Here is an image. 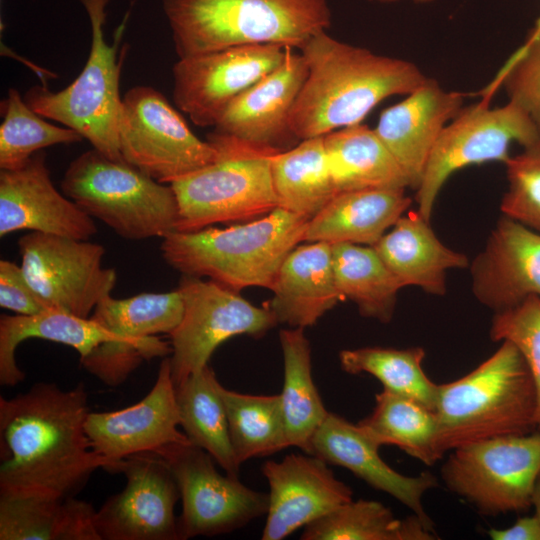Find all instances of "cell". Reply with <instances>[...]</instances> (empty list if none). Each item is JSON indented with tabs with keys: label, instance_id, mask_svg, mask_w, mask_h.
Returning <instances> with one entry per match:
<instances>
[{
	"label": "cell",
	"instance_id": "cell-1",
	"mask_svg": "<svg viewBox=\"0 0 540 540\" xmlns=\"http://www.w3.org/2000/svg\"><path fill=\"white\" fill-rule=\"evenodd\" d=\"M88 395L80 383L63 390L35 383L13 398L0 397V493L74 497L98 468L85 430Z\"/></svg>",
	"mask_w": 540,
	"mask_h": 540
},
{
	"label": "cell",
	"instance_id": "cell-2",
	"mask_svg": "<svg viewBox=\"0 0 540 540\" xmlns=\"http://www.w3.org/2000/svg\"><path fill=\"white\" fill-rule=\"evenodd\" d=\"M307 76L290 114L298 140L362 123L385 99L407 95L427 77L413 62L314 35L301 47Z\"/></svg>",
	"mask_w": 540,
	"mask_h": 540
},
{
	"label": "cell",
	"instance_id": "cell-3",
	"mask_svg": "<svg viewBox=\"0 0 540 540\" xmlns=\"http://www.w3.org/2000/svg\"><path fill=\"white\" fill-rule=\"evenodd\" d=\"M537 393L517 347H500L470 373L438 384L434 413L440 455L496 437L537 430Z\"/></svg>",
	"mask_w": 540,
	"mask_h": 540
},
{
	"label": "cell",
	"instance_id": "cell-4",
	"mask_svg": "<svg viewBox=\"0 0 540 540\" xmlns=\"http://www.w3.org/2000/svg\"><path fill=\"white\" fill-rule=\"evenodd\" d=\"M179 58L251 44L301 47L331 25L329 0H163Z\"/></svg>",
	"mask_w": 540,
	"mask_h": 540
},
{
	"label": "cell",
	"instance_id": "cell-5",
	"mask_svg": "<svg viewBox=\"0 0 540 540\" xmlns=\"http://www.w3.org/2000/svg\"><path fill=\"white\" fill-rule=\"evenodd\" d=\"M309 220L278 207L227 228L174 231L163 238L161 254L182 275L208 277L236 292L271 290L284 259L304 241Z\"/></svg>",
	"mask_w": 540,
	"mask_h": 540
},
{
	"label": "cell",
	"instance_id": "cell-6",
	"mask_svg": "<svg viewBox=\"0 0 540 540\" xmlns=\"http://www.w3.org/2000/svg\"><path fill=\"white\" fill-rule=\"evenodd\" d=\"M207 140L218 151L216 160L170 184L178 204L176 231L255 220L278 208L271 157L280 150L212 132Z\"/></svg>",
	"mask_w": 540,
	"mask_h": 540
},
{
	"label": "cell",
	"instance_id": "cell-7",
	"mask_svg": "<svg viewBox=\"0 0 540 540\" xmlns=\"http://www.w3.org/2000/svg\"><path fill=\"white\" fill-rule=\"evenodd\" d=\"M61 189L124 239L164 238L176 231L178 204L171 185L94 148L69 164Z\"/></svg>",
	"mask_w": 540,
	"mask_h": 540
},
{
	"label": "cell",
	"instance_id": "cell-8",
	"mask_svg": "<svg viewBox=\"0 0 540 540\" xmlns=\"http://www.w3.org/2000/svg\"><path fill=\"white\" fill-rule=\"evenodd\" d=\"M79 2L91 25V47L85 66L66 88L53 92L36 85L24 99L39 115L75 130L107 157L124 161L118 129L122 108L119 80L126 50L119 52V39L108 44L104 37L110 0Z\"/></svg>",
	"mask_w": 540,
	"mask_h": 540
},
{
	"label": "cell",
	"instance_id": "cell-9",
	"mask_svg": "<svg viewBox=\"0 0 540 540\" xmlns=\"http://www.w3.org/2000/svg\"><path fill=\"white\" fill-rule=\"evenodd\" d=\"M540 134L528 114L507 101L492 107L490 98L463 109L441 132L428 159L415 201L419 213L431 220L437 196L450 176L470 165L506 163L513 143L528 147Z\"/></svg>",
	"mask_w": 540,
	"mask_h": 540
},
{
	"label": "cell",
	"instance_id": "cell-10",
	"mask_svg": "<svg viewBox=\"0 0 540 540\" xmlns=\"http://www.w3.org/2000/svg\"><path fill=\"white\" fill-rule=\"evenodd\" d=\"M441 468L447 488L479 513L496 516L532 506L540 469V431L496 437L452 450Z\"/></svg>",
	"mask_w": 540,
	"mask_h": 540
},
{
	"label": "cell",
	"instance_id": "cell-11",
	"mask_svg": "<svg viewBox=\"0 0 540 540\" xmlns=\"http://www.w3.org/2000/svg\"><path fill=\"white\" fill-rule=\"evenodd\" d=\"M118 137L124 161L161 183L171 184L218 156L160 91L145 85L129 89L122 98Z\"/></svg>",
	"mask_w": 540,
	"mask_h": 540
},
{
	"label": "cell",
	"instance_id": "cell-12",
	"mask_svg": "<svg viewBox=\"0 0 540 540\" xmlns=\"http://www.w3.org/2000/svg\"><path fill=\"white\" fill-rule=\"evenodd\" d=\"M177 290L184 312L179 325L169 334L175 387L207 366L216 348L229 338L261 337L278 324L265 305L257 307L213 280L182 275Z\"/></svg>",
	"mask_w": 540,
	"mask_h": 540
},
{
	"label": "cell",
	"instance_id": "cell-13",
	"mask_svg": "<svg viewBox=\"0 0 540 540\" xmlns=\"http://www.w3.org/2000/svg\"><path fill=\"white\" fill-rule=\"evenodd\" d=\"M154 452L165 459L179 488L180 540L230 533L267 513L268 494L245 486L237 477L220 474L204 449L189 442Z\"/></svg>",
	"mask_w": 540,
	"mask_h": 540
},
{
	"label": "cell",
	"instance_id": "cell-14",
	"mask_svg": "<svg viewBox=\"0 0 540 540\" xmlns=\"http://www.w3.org/2000/svg\"><path fill=\"white\" fill-rule=\"evenodd\" d=\"M21 267L50 309L89 318L117 280L98 243L31 231L18 240Z\"/></svg>",
	"mask_w": 540,
	"mask_h": 540
},
{
	"label": "cell",
	"instance_id": "cell-15",
	"mask_svg": "<svg viewBox=\"0 0 540 540\" xmlns=\"http://www.w3.org/2000/svg\"><path fill=\"white\" fill-rule=\"evenodd\" d=\"M287 48L232 46L179 58L172 68L173 100L199 127H214L231 102L278 67Z\"/></svg>",
	"mask_w": 540,
	"mask_h": 540
},
{
	"label": "cell",
	"instance_id": "cell-16",
	"mask_svg": "<svg viewBox=\"0 0 540 540\" xmlns=\"http://www.w3.org/2000/svg\"><path fill=\"white\" fill-rule=\"evenodd\" d=\"M111 472L127 479L95 513L100 540H180L174 509L180 492L165 459L154 451L127 456Z\"/></svg>",
	"mask_w": 540,
	"mask_h": 540
},
{
	"label": "cell",
	"instance_id": "cell-17",
	"mask_svg": "<svg viewBox=\"0 0 540 540\" xmlns=\"http://www.w3.org/2000/svg\"><path fill=\"white\" fill-rule=\"evenodd\" d=\"M180 421L170 360L164 358L152 389L143 399L121 410L89 412L85 430L92 449L111 460L114 468L127 456L189 443L177 428Z\"/></svg>",
	"mask_w": 540,
	"mask_h": 540
},
{
	"label": "cell",
	"instance_id": "cell-18",
	"mask_svg": "<svg viewBox=\"0 0 540 540\" xmlns=\"http://www.w3.org/2000/svg\"><path fill=\"white\" fill-rule=\"evenodd\" d=\"M321 458L289 454L262 466L268 485V510L262 540H281L352 500L353 492Z\"/></svg>",
	"mask_w": 540,
	"mask_h": 540
},
{
	"label": "cell",
	"instance_id": "cell-19",
	"mask_svg": "<svg viewBox=\"0 0 540 540\" xmlns=\"http://www.w3.org/2000/svg\"><path fill=\"white\" fill-rule=\"evenodd\" d=\"M28 230L88 240L97 226L54 186L40 150L20 168L0 172V236Z\"/></svg>",
	"mask_w": 540,
	"mask_h": 540
},
{
	"label": "cell",
	"instance_id": "cell-20",
	"mask_svg": "<svg viewBox=\"0 0 540 540\" xmlns=\"http://www.w3.org/2000/svg\"><path fill=\"white\" fill-rule=\"evenodd\" d=\"M469 266L473 295L494 313L540 297V232L503 215Z\"/></svg>",
	"mask_w": 540,
	"mask_h": 540
},
{
	"label": "cell",
	"instance_id": "cell-21",
	"mask_svg": "<svg viewBox=\"0 0 540 540\" xmlns=\"http://www.w3.org/2000/svg\"><path fill=\"white\" fill-rule=\"evenodd\" d=\"M466 94L428 80L383 110L375 133L393 156L408 183L420 186L430 154L446 125L463 109Z\"/></svg>",
	"mask_w": 540,
	"mask_h": 540
},
{
	"label": "cell",
	"instance_id": "cell-22",
	"mask_svg": "<svg viewBox=\"0 0 540 540\" xmlns=\"http://www.w3.org/2000/svg\"><path fill=\"white\" fill-rule=\"evenodd\" d=\"M306 76L303 55L287 48L278 67L231 102L212 133L283 150V146L296 139L290 128V114Z\"/></svg>",
	"mask_w": 540,
	"mask_h": 540
},
{
	"label": "cell",
	"instance_id": "cell-23",
	"mask_svg": "<svg viewBox=\"0 0 540 540\" xmlns=\"http://www.w3.org/2000/svg\"><path fill=\"white\" fill-rule=\"evenodd\" d=\"M379 448L359 424L329 412L311 440L309 454L348 469L374 489L400 501L433 527L422 499L428 490L437 486V478L430 472L417 476L397 472L383 461Z\"/></svg>",
	"mask_w": 540,
	"mask_h": 540
},
{
	"label": "cell",
	"instance_id": "cell-24",
	"mask_svg": "<svg viewBox=\"0 0 540 540\" xmlns=\"http://www.w3.org/2000/svg\"><path fill=\"white\" fill-rule=\"evenodd\" d=\"M264 305L278 324L291 328L313 326L326 312L344 301L335 280L332 245H298L284 259Z\"/></svg>",
	"mask_w": 540,
	"mask_h": 540
},
{
	"label": "cell",
	"instance_id": "cell-25",
	"mask_svg": "<svg viewBox=\"0 0 540 540\" xmlns=\"http://www.w3.org/2000/svg\"><path fill=\"white\" fill-rule=\"evenodd\" d=\"M372 247L402 287L430 295L446 293V272L467 268V256L443 244L418 210L402 215Z\"/></svg>",
	"mask_w": 540,
	"mask_h": 540
},
{
	"label": "cell",
	"instance_id": "cell-26",
	"mask_svg": "<svg viewBox=\"0 0 540 540\" xmlns=\"http://www.w3.org/2000/svg\"><path fill=\"white\" fill-rule=\"evenodd\" d=\"M406 189L337 193L308 221L304 241L373 246L412 204Z\"/></svg>",
	"mask_w": 540,
	"mask_h": 540
},
{
	"label": "cell",
	"instance_id": "cell-27",
	"mask_svg": "<svg viewBox=\"0 0 540 540\" xmlns=\"http://www.w3.org/2000/svg\"><path fill=\"white\" fill-rule=\"evenodd\" d=\"M40 338L74 348L81 357L98 345L108 341L144 345L154 342L157 336L143 342H128L108 331L89 318L49 309L34 315H1L0 317V383L15 386L25 378L17 366L15 350L26 339Z\"/></svg>",
	"mask_w": 540,
	"mask_h": 540
},
{
	"label": "cell",
	"instance_id": "cell-28",
	"mask_svg": "<svg viewBox=\"0 0 540 540\" xmlns=\"http://www.w3.org/2000/svg\"><path fill=\"white\" fill-rule=\"evenodd\" d=\"M95 513L75 497L0 493V540H100Z\"/></svg>",
	"mask_w": 540,
	"mask_h": 540
},
{
	"label": "cell",
	"instance_id": "cell-29",
	"mask_svg": "<svg viewBox=\"0 0 540 540\" xmlns=\"http://www.w3.org/2000/svg\"><path fill=\"white\" fill-rule=\"evenodd\" d=\"M337 193L363 189H407L401 168L374 129L362 123L324 136Z\"/></svg>",
	"mask_w": 540,
	"mask_h": 540
},
{
	"label": "cell",
	"instance_id": "cell-30",
	"mask_svg": "<svg viewBox=\"0 0 540 540\" xmlns=\"http://www.w3.org/2000/svg\"><path fill=\"white\" fill-rule=\"evenodd\" d=\"M220 382L207 365L175 387L180 426L190 442L208 452L227 475L240 470L231 439Z\"/></svg>",
	"mask_w": 540,
	"mask_h": 540
},
{
	"label": "cell",
	"instance_id": "cell-31",
	"mask_svg": "<svg viewBox=\"0 0 540 540\" xmlns=\"http://www.w3.org/2000/svg\"><path fill=\"white\" fill-rule=\"evenodd\" d=\"M278 207L308 219L337 194L328 165L324 136L301 140L271 157Z\"/></svg>",
	"mask_w": 540,
	"mask_h": 540
},
{
	"label": "cell",
	"instance_id": "cell-32",
	"mask_svg": "<svg viewBox=\"0 0 540 540\" xmlns=\"http://www.w3.org/2000/svg\"><path fill=\"white\" fill-rule=\"evenodd\" d=\"M283 387L279 394L290 446L309 454L311 440L329 412L312 377L311 347L304 328L282 329Z\"/></svg>",
	"mask_w": 540,
	"mask_h": 540
},
{
	"label": "cell",
	"instance_id": "cell-33",
	"mask_svg": "<svg viewBox=\"0 0 540 540\" xmlns=\"http://www.w3.org/2000/svg\"><path fill=\"white\" fill-rule=\"evenodd\" d=\"M332 262L344 300H351L363 317L390 322L403 287L375 249L361 244H332Z\"/></svg>",
	"mask_w": 540,
	"mask_h": 540
},
{
	"label": "cell",
	"instance_id": "cell-34",
	"mask_svg": "<svg viewBox=\"0 0 540 540\" xmlns=\"http://www.w3.org/2000/svg\"><path fill=\"white\" fill-rule=\"evenodd\" d=\"M358 424L380 447L395 445L428 466L442 458L434 411L411 398L383 389L375 395L372 413Z\"/></svg>",
	"mask_w": 540,
	"mask_h": 540
},
{
	"label": "cell",
	"instance_id": "cell-35",
	"mask_svg": "<svg viewBox=\"0 0 540 540\" xmlns=\"http://www.w3.org/2000/svg\"><path fill=\"white\" fill-rule=\"evenodd\" d=\"M432 526L413 514L396 519L373 500L353 499L304 527L302 540H433Z\"/></svg>",
	"mask_w": 540,
	"mask_h": 540
},
{
	"label": "cell",
	"instance_id": "cell-36",
	"mask_svg": "<svg viewBox=\"0 0 540 540\" xmlns=\"http://www.w3.org/2000/svg\"><path fill=\"white\" fill-rule=\"evenodd\" d=\"M238 463L289 447L279 394H243L220 386Z\"/></svg>",
	"mask_w": 540,
	"mask_h": 540
},
{
	"label": "cell",
	"instance_id": "cell-37",
	"mask_svg": "<svg viewBox=\"0 0 540 540\" xmlns=\"http://www.w3.org/2000/svg\"><path fill=\"white\" fill-rule=\"evenodd\" d=\"M424 358L422 347H363L339 353L340 365L345 372L369 374L381 382L383 389L411 398L434 411L438 384L424 372Z\"/></svg>",
	"mask_w": 540,
	"mask_h": 540
},
{
	"label": "cell",
	"instance_id": "cell-38",
	"mask_svg": "<svg viewBox=\"0 0 540 540\" xmlns=\"http://www.w3.org/2000/svg\"><path fill=\"white\" fill-rule=\"evenodd\" d=\"M183 312V299L176 289L125 299L108 295L97 304L90 318L125 341L143 342L160 333H172Z\"/></svg>",
	"mask_w": 540,
	"mask_h": 540
},
{
	"label": "cell",
	"instance_id": "cell-39",
	"mask_svg": "<svg viewBox=\"0 0 540 540\" xmlns=\"http://www.w3.org/2000/svg\"><path fill=\"white\" fill-rule=\"evenodd\" d=\"M3 122L0 125V168L14 170L23 166L36 152L57 144L81 142L84 138L75 130L44 120L10 88L3 102Z\"/></svg>",
	"mask_w": 540,
	"mask_h": 540
},
{
	"label": "cell",
	"instance_id": "cell-40",
	"mask_svg": "<svg viewBox=\"0 0 540 540\" xmlns=\"http://www.w3.org/2000/svg\"><path fill=\"white\" fill-rule=\"evenodd\" d=\"M499 88L508 101L528 114L540 134V30L528 32L524 43L480 95L491 99Z\"/></svg>",
	"mask_w": 540,
	"mask_h": 540
},
{
	"label": "cell",
	"instance_id": "cell-41",
	"mask_svg": "<svg viewBox=\"0 0 540 540\" xmlns=\"http://www.w3.org/2000/svg\"><path fill=\"white\" fill-rule=\"evenodd\" d=\"M505 167L501 212L540 232V140L511 156Z\"/></svg>",
	"mask_w": 540,
	"mask_h": 540
},
{
	"label": "cell",
	"instance_id": "cell-42",
	"mask_svg": "<svg viewBox=\"0 0 540 540\" xmlns=\"http://www.w3.org/2000/svg\"><path fill=\"white\" fill-rule=\"evenodd\" d=\"M489 334L494 342L513 343L522 354L537 393L540 431V297L530 296L512 308L494 313Z\"/></svg>",
	"mask_w": 540,
	"mask_h": 540
},
{
	"label": "cell",
	"instance_id": "cell-43",
	"mask_svg": "<svg viewBox=\"0 0 540 540\" xmlns=\"http://www.w3.org/2000/svg\"><path fill=\"white\" fill-rule=\"evenodd\" d=\"M0 306L19 315H34L50 308L29 283L21 267L0 261Z\"/></svg>",
	"mask_w": 540,
	"mask_h": 540
},
{
	"label": "cell",
	"instance_id": "cell-44",
	"mask_svg": "<svg viewBox=\"0 0 540 540\" xmlns=\"http://www.w3.org/2000/svg\"><path fill=\"white\" fill-rule=\"evenodd\" d=\"M488 535L493 540H540V519L535 515L521 517L508 528L490 529Z\"/></svg>",
	"mask_w": 540,
	"mask_h": 540
},
{
	"label": "cell",
	"instance_id": "cell-45",
	"mask_svg": "<svg viewBox=\"0 0 540 540\" xmlns=\"http://www.w3.org/2000/svg\"><path fill=\"white\" fill-rule=\"evenodd\" d=\"M532 506L535 509V516L540 519V469L535 479L533 493H532Z\"/></svg>",
	"mask_w": 540,
	"mask_h": 540
},
{
	"label": "cell",
	"instance_id": "cell-46",
	"mask_svg": "<svg viewBox=\"0 0 540 540\" xmlns=\"http://www.w3.org/2000/svg\"><path fill=\"white\" fill-rule=\"evenodd\" d=\"M370 1H375V2H380V3H393L399 0H370ZM412 1L418 4H426V3L432 2L433 0H412Z\"/></svg>",
	"mask_w": 540,
	"mask_h": 540
},
{
	"label": "cell",
	"instance_id": "cell-47",
	"mask_svg": "<svg viewBox=\"0 0 540 540\" xmlns=\"http://www.w3.org/2000/svg\"><path fill=\"white\" fill-rule=\"evenodd\" d=\"M539 30H540V16L537 18V20L535 21L534 26L532 27V29L530 31L537 32Z\"/></svg>",
	"mask_w": 540,
	"mask_h": 540
}]
</instances>
